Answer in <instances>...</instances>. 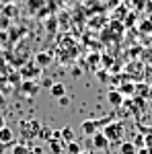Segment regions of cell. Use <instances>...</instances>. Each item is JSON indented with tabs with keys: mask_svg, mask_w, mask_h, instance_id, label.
<instances>
[{
	"mask_svg": "<svg viewBox=\"0 0 152 154\" xmlns=\"http://www.w3.org/2000/svg\"><path fill=\"white\" fill-rule=\"evenodd\" d=\"M103 134H105V138L109 140V144H121V142H123L126 128H123L121 121H111V123H107V125H105Z\"/></svg>",
	"mask_w": 152,
	"mask_h": 154,
	"instance_id": "cell-1",
	"label": "cell"
},
{
	"mask_svg": "<svg viewBox=\"0 0 152 154\" xmlns=\"http://www.w3.org/2000/svg\"><path fill=\"white\" fill-rule=\"evenodd\" d=\"M47 148H49V152L51 154H64L66 152V142L62 140V138H49L47 140Z\"/></svg>",
	"mask_w": 152,
	"mask_h": 154,
	"instance_id": "cell-2",
	"label": "cell"
},
{
	"mask_svg": "<svg viewBox=\"0 0 152 154\" xmlns=\"http://www.w3.org/2000/svg\"><path fill=\"white\" fill-rule=\"evenodd\" d=\"M93 146L97 148V150H107L111 144H109V140L105 138V134H103V131H97V134L93 136Z\"/></svg>",
	"mask_w": 152,
	"mask_h": 154,
	"instance_id": "cell-3",
	"label": "cell"
},
{
	"mask_svg": "<svg viewBox=\"0 0 152 154\" xmlns=\"http://www.w3.org/2000/svg\"><path fill=\"white\" fill-rule=\"evenodd\" d=\"M97 125H99V123H97L95 119H86V121L80 123V131L84 136H91V138H93L95 134H97Z\"/></svg>",
	"mask_w": 152,
	"mask_h": 154,
	"instance_id": "cell-4",
	"label": "cell"
},
{
	"mask_svg": "<svg viewBox=\"0 0 152 154\" xmlns=\"http://www.w3.org/2000/svg\"><path fill=\"white\" fill-rule=\"evenodd\" d=\"M107 101H109L113 107H121V103H123V93H121V91H115V88H111V91L107 93Z\"/></svg>",
	"mask_w": 152,
	"mask_h": 154,
	"instance_id": "cell-5",
	"label": "cell"
},
{
	"mask_svg": "<svg viewBox=\"0 0 152 154\" xmlns=\"http://www.w3.org/2000/svg\"><path fill=\"white\" fill-rule=\"evenodd\" d=\"M14 140V131L8 128V125H0V142L11 146V142Z\"/></svg>",
	"mask_w": 152,
	"mask_h": 154,
	"instance_id": "cell-6",
	"label": "cell"
},
{
	"mask_svg": "<svg viewBox=\"0 0 152 154\" xmlns=\"http://www.w3.org/2000/svg\"><path fill=\"white\" fill-rule=\"evenodd\" d=\"M49 95L56 97V99H62V97H66V86H64L62 82L51 84V86H49Z\"/></svg>",
	"mask_w": 152,
	"mask_h": 154,
	"instance_id": "cell-7",
	"label": "cell"
},
{
	"mask_svg": "<svg viewBox=\"0 0 152 154\" xmlns=\"http://www.w3.org/2000/svg\"><path fill=\"white\" fill-rule=\"evenodd\" d=\"M119 154H138V148L134 142H121L119 144Z\"/></svg>",
	"mask_w": 152,
	"mask_h": 154,
	"instance_id": "cell-8",
	"label": "cell"
},
{
	"mask_svg": "<svg viewBox=\"0 0 152 154\" xmlns=\"http://www.w3.org/2000/svg\"><path fill=\"white\" fill-rule=\"evenodd\" d=\"M21 130H23V134H27V131H29V138H33V136H35L37 131H39V125H37L35 121H29V123L25 121V123H23V128H21Z\"/></svg>",
	"mask_w": 152,
	"mask_h": 154,
	"instance_id": "cell-9",
	"label": "cell"
},
{
	"mask_svg": "<svg viewBox=\"0 0 152 154\" xmlns=\"http://www.w3.org/2000/svg\"><path fill=\"white\" fill-rule=\"evenodd\" d=\"M60 138L64 140V142H74V131H72V128H64V130H60Z\"/></svg>",
	"mask_w": 152,
	"mask_h": 154,
	"instance_id": "cell-10",
	"label": "cell"
},
{
	"mask_svg": "<svg viewBox=\"0 0 152 154\" xmlns=\"http://www.w3.org/2000/svg\"><path fill=\"white\" fill-rule=\"evenodd\" d=\"M80 152H82V148H80L78 142H68L66 144V152L64 154H80Z\"/></svg>",
	"mask_w": 152,
	"mask_h": 154,
	"instance_id": "cell-11",
	"label": "cell"
},
{
	"mask_svg": "<svg viewBox=\"0 0 152 154\" xmlns=\"http://www.w3.org/2000/svg\"><path fill=\"white\" fill-rule=\"evenodd\" d=\"M12 154H33V152H31V148L27 144H14L12 146Z\"/></svg>",
	"mask_w": 152,
	"mask_h": 154,
	"instance_id": "cell-12",
	"label": "cell"
},
{
	"mask_svg": "<svg viewBox=\"0 0 152 154\" xmlns=\"http://www.w3.org/2000/svg\"><path fill=\"white\" fill-rule=\"evenodd\" d=\"M144 146L146 148H152V128H148V130H144Z\"/></svg>",
	"mask_w": 152,
	"mask_h": 154,
	"instance_id": "cell-13",
	"label": "cell"
},
{
	"mask_svg": "<svg viewBox=\"0 0 152 154\" xmlns=\"http://www.w3.org/2000/svg\"><path fill=\"white\" fill-rule=\"evenodd\" d=\"M49 62H51V58H49L47 54H37V64H39V66H47Z\"/></svg>",
	"mask_w": 152,
	"mask_h": 154,
	"instance_id": "cell-14",
	"label": "cell"
},
{
	"mask_svg": "<svg viewBox=\"0 0 152 154\" xmlns=\"http://www.w3.org/2000/svg\"><path fill=\"white\" fill-rule=\"evenodd\" d=\"M23 88L27 91V93H29V95H35V91H37V88H35V84H31V82H29V84H25Z\"/></svg>",
	"mask_w": 152,
	"mask_h": 154,
	"instance_id": "cell-15",
	"label": "cell"
},
{
	"mask_svg": "<svg viewBox=\"0 0 152 154\" xmlns=\"http://www.w3.org/2000/svg\"><path fill=\"white\" fill-rule=\"evenodd\" d=\"M134 144H136V148H138V146H142V148H144V136H138V138L134 140Z\"/></svg>",
	"mask_w": 152,
	"mask_h": 154,
	"instance_id": "cell-16",
	"label": "cell"
},
{
	"mask_svg": "<svg viewBox=\"0 0 152 154\" xmlns=\"http://www.w3.org/2000/svg\"><path fill=\"white\" fill-rule=\"evenodd\" d=\"M60 105H62V107H68V105H70V99H68V97H62V99H60Z\"/></svg>",
	"mask_w": 152,
	"mask_h": 154,
	"instance_id": "cell-17",
	"label": "cell"
},
{
	"mask_svg": "<svg viewBox=\"0 0 152 154\" xmlns=\"http://www.w3.org/2000/svg\"><path fill=\"white\" fill-rule=\"evenodd\" d=\"M6 148H8L6 144H2V142H0V154H4V152H6Z\"/></svg>",
	"mask_w": 152,
	"mask_h": 154,
	"instance_id": "cell-18",
	"label": "cell"
},
{
	"mask_svg": "<svg viewBox=\"0 0 152 154\" xmlns=\"http://www.w3.org/2000/svg\"><path fill=\"white\" fill-rule=\"evenodd\" d=\"M80 154H91V152H86V150H82V152Z\"/></svg>",
	"mask_w": 152,
	"mask_h": 154,
	"instance_id": "cell-19",
	"label": "cell"
}]
</instances>
